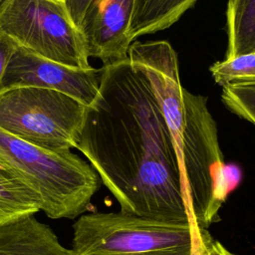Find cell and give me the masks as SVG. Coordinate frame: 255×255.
Wrapping results in <instances>:
<instances>
[{
    "instance_id": "6da1fadb",
    "label": "cell",
    "mask_w": 255,
    "mask_h": 255,
    "mask_svg": "<svg viewBox=\"0 0 255 255\" xmlns=\"http://www.w3.org/2000/svg\"><path fill=\"white\" fill-rule=\"evenodd\" d=\"M121 210L193 222L171 134L145 75L128 58L100 70L76 144ZM196 224V223H195Z\"/></svg>"
},
{
    "instance_id": "d6986e66",
    "label": "cell",
    "mask_w": 255,
    "mask_h": 255,
    "mask_svg": "<svg viewBox=\"0 0 255 255\" xmlns=\"http://www.w3.org/2000/svg\"><path fill=\"white\" fill-rule=\"evenodd\" d=\"M48 1H51V2H54V3H60V4L64 3V0H48Z\"/></svg>"
},
{
    "instance_id": "4fadbf2b",
    "label": "cell",
    "mask_w": 255,
    "mask_h": 255,
    "mask_svg": "<svg viewBox=\"0 0 255 255\" xmlns=\"http://www.w3.org/2000/svg\"><path fill=\"white\" fill-rule=\"evenodd\" d=\"M221 98L228 110L255 126V83L227 84Z\"/></svg>"
},
{
    "instance_id": "52a82bcc",
    "label": "cell",
    "mask_w": 255,
    "mask_h": 255,
    "mask_svg": "<svg viewBox=\"0 0 255 255\" xmlns=\"http://www.w3.org/2000/svg\"><path fill=\"white\" fill-rule=\"evenodd\" d=\"M100 70L69 67L17 46L7 66L0 94L12 89L34 87L66 94L85 106L96 99Z\"/></svg>"
},
{
    "instance_id": "5bb4252c",
    "label": "cell",
    "mask_w": 255,
    "mask_h": 255,
    "mask_svg": "<svg viewBox=\"0 0 255 255\" xmlns=\"http://www.w3.org/2000/svg\"><path fill=\"white\" fill-rule=\"evenodd\" d=\"M214 81L222 87L239 80L255 78V53L224 59L210 66Z\"/></svg>"
},
{
    "instance_id": "8fae6325",
    "label": "cell",
    "mask_w": 255,
    "mask_h": 255,
    "mask_svg": "<svg viewBox=\"0 0 255 255\" xmlns=\"http://www.w3.org/2000/svg\"><path fill=\"white\" fill-rule=\"evenodd\" d=\"M225 59L255 53V0H228Z\"/></svg>"
},
{
    "instance_id": "30bf717a",
    "label": "cell",
    "mask_w": 255,
    "mask_h": 255,
    "mask_svg": "<svg viewBox=\"0 0 255 255\" xmlns=\"http://www.w3.org/2000/svg\"><path fill=\"white\" fill-rule=\"evenodd\" d=\"M197 0H135L128 38L132 43L139 36L167 29L177 22Z\"/></svg>"
},
{
    "instance_id": "ac0fdd59",
    "label": "cell",
    "mask_w": 255,
    "mask_h": 255,
    "mask_svg": "<svg viewBox=\"0 0 255 255\" xmlns=\"http://www.w3.org/2000/svg\"><path fill=\"white\" fill-rule=\"evenodd\" d=\"M233 83H255V78H250V79H245V80H239Z\"/></svg>"
},
{
    "instance_id": "8992f818",
    "label": "cell",
    "mask_w": 255,
    "mask_h": 255,
    "mask_svg": "<svg viewBox=\"0 0 255 255\" xmlns=\"http://www.w3.org/2000/svg\"><path fill=\"white\" fill-rule=\"evenodd\" d=\"M0 28L17 46L51 61L80 69L92 66L81 31L63 4L48 0H5Z\"/></svg>"
},
{
    "instance_id": "9a60e30c",
    "label": "cell",
    "mask_w": 255,
    "mask_h": 255,
    "mask_svg": "<svg viewBox=\"0 0 255 255\" xmlns=\"http://www.w3.org/2000/svg\"><path fill=\"white\" fill-rule=\"evenodd\" d=\"M97 0H64V7L72 23L81 30L83 22Z\"/></svg>"
},
{
    "instance_id": "3957f363",
    "label": "cell",
    "mask_w": 255,
    "mask_h": 255,
    "mask_svg": "<svg viewBox=\"0 0 255 255\" xmlns=\"http://www.w3.org/2000/svg\"><path fill=\"white\" fill-rule=\"evenodd\" d=\"M213 237L194 222L92 212L73 224L71 255H200Z\"/></svg>"
},
{
    "instance_id": "9c48e42d",
    "label": "cell",
    "mask_w": 255,
    "mask_h": 255,
    "mask_svg": "<svg viewBox=\"0 0 255 255\" xmlns=\"http://www.w3.org/2000/svg\"><path fill=\"white\" fill-rule=\"evenodd\" d=\"M0 255H71L53 229L35 214L0 223Z\"/></svg>"
},
{
    "instance_id": "277c9868",
    "label": "cell",
    "mask_w": 255,
    "mask_h": 255,
    "mask_svg": "<svg viewBox=\"0 0 255 255\" xmlns=\"http://www.w3.org/2000/svg\"><path fill=\"white\" fill-rule=\"evenodd\" d=\"M184 120L174 141L193 222L203 228L220 220L219 210L228 193L225 164L217 126L206 98L183 88Z\"/></svg>"
},
{
    "instance_id": "5b68a950",
    "label": "cell",
    "mask_w": 255,
    "mask_h": 255,
    "mask_svg": "<svg viewBox=\"0 0 255 255\" xmlns=\"http://www.w3.org/2000/svg\"><path fill=\"white\" fill-rule=\"evenodd\" d=\"M87 106L58 91L22 87L0 94V128L55 152L76 147Z\"/></svg>"
},
{
    "instance_id": "e0dca14e",
    "label": "cell",
    "mask_w": 255,
    "mask_h": 255,
    "mask_svg": "<svg viewBox=\"0 0 255 255\" xmlns=\"http://www.w3.org/2000/svg\"><path fill=\"white\" fill-rule=\"evenodd\" d=\"M200 255H235L226 249L219 241L214 238L207 242L205 246L202 248Z\"/></svg>"
},
{
    "instance_id": "7a4b0ae2",
    "label": "cell",
    "mask_w": 255,
    "mask_h": 255,
    "mask_svg": "<svg viewBox=\"0 0 255 255\" xmlns=\"http://www.w3.org/2000/svg\"><path fill=\"white\" fill-rule=\"evenodd\" d=\"M0 165L39 197L51 219L81 216L102 183L92 165L72 150H47L1 128Z\"/></svg>"
},
{
    "instance_id": "ffe728a7",
    "label": "cell",
    "mask_w": 255,
    "mask_h": 255,
    "mask_svg": "<svg viewBox=\"0 0 255 255\" xmlns=\"http://www.w3.org/2000/svg\"><path fill=\"white\" fill-rule=\"evenodd\" d=\"M4 1H5V0H0V6H1V5H2V3H3V2H4Z\"/></svg>"
},
{
    "instance_id": "7c38bea8",
    "label": "cell",
    "mask_w": 255,
    "mask_h": 255,
    "mask_svg": "<svg viewBox=\"0 0 255 255\" xmlns=\"http://www.w3.org/2000/svg\"><path fill=\"white\" fill-rule=\"evenodd\" d=\"M40 210L39 197L0 165V223Z\"/></svg>"
},
{
    "instance_id": "ba28073f",
    "label": "cell",
    "mask_w": 255,
    "mask_h": 255,
    "mask_svg": "<svg viewBox=\"0 0 255 255\" xmlns=\"http://www.w3.org/2000/svg\"><path fill=\"white\" fill-rule=\"evenodd\" d=\"M135 0H97L87 14L81 33L89 57L104 65L128 58V38Z\"/></svg>"
},
{
    "instance_id": "2e32d148",
    "label": "cell",
    "mask_w": 255,
    "mask_h": 255,
    "mask_svg": "<svg viewBox=\"0 0 255 255\" xmlns=\"http://www.w3.org/2000/svg\"><path fill=\"white\" fill-rule=\"evenodd\" d=\"M16 48L15 41L0 28V88L7 66Z\"/></svg>"
}]
</instances>
